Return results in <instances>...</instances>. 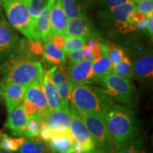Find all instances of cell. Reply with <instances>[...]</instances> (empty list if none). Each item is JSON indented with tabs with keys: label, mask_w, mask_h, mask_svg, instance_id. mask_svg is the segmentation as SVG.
I'll return each instance as SVG.
<instances>
[{
	"label": "cell",
	"mask_w": 153,
	"mask_h": 153,
	"mask_svg": "<svg viewBox=\"0 0 153 153\" xmlns=\"http://www.w3.org/2000/svg\"><path fill=\"white\" fill-rule=\"evenodd\" d=\"M19 1H22V3H24L25 5H26L28 2H29V1H30V0H19Z\"/></svg>",
	"instance_id": "45"
},
{
	"label": "cell",
	"mask_w": 153,
	"mask_h": 153,
	"mask_svg": "<svg viewBox=\"0 0 153 153\" xmlns=\"http://www.w3.org/2000/svg\"><path fill=\"white\" fill-rule=\"evenodd\" d=\"M65 38V43L63 47V52L66 54L74 52L81 49L85 45L87 39L79 36H70Z\"/></svg>",
	"instance_id": "27"
},
{
	"label": "cell",
	"mask_w": 153,
	"mask_h": 153,
	"mask_svg": "<svg viewBox=\"0 0 153 153\" xmlns=\"http://www.w3.org/2000/svg\"><path fill=\"white\" fill-rule=\"evenodd\" d=\"M70 97L71 104L80 112L103 116L114 101L102 87L87 83L70 85Z\"/></svg>",
	"instance_id": "3"
},
{
	"label": "cell",
	"mask_w": 153,
	"mask_h": 153,
	"mask_svg": "<svg viewBox=\"0 0 153 153\" xmlns=\"http://www.w3.org/2000/svg\"><path fill=\"white\" fill-rule=\"evenodd\" d=\"M112 72L126 79H133V68L131 60L124 56L122 60L112 67Z\"/></svg>",
	"instance_id": "25"
},
{
	"label": "cell",
	"mask_w": 153,
	"mask_h": 153,
	"mask_svg": "<svg viewBox=\"0 0 153 153\" xmlns=\"http://www.w3.org/2000/svg\"><path fill=\"white\" fill-rule=\"evenodd\" d=\"M28 117L22 103L9 114L4 126L10 130L15 136L22 137V133L27 123Z\"/></svg>",
	"instance_id": "17"
},
{
	"label": "cell",
	"mask_w": 153,
	"mask_h": 153,
	"mask_svg": "<svg viewBox=\"0 0 153 153\" xmlns=\"http://www.w3.org/2000/svg\"><path fill=\"white\" fill-rule=\"evenodd\" d=\"M52 132L50 129L48 125L46 120L40 122V133L39 137L45 141V143H48L52 136Z\"/></svg>",
	"instance_id": "35"
},
{
	"label": "cell",
	"mask_w": 153,
	"mask_h": 153,
	"mask_svg": "<svg viewBox=\"0 0 153 153\" xmlns=\"http://www.w3.org/2000/svg\"><path fill=\"white\" fill-rule=\"evenodd\" d=\"M60 95L62 108H69V101H70V85L68 80L62 84V85L57 89Z\"/></svg>",
	"instance_id": "33"
},
{
	"label": "cell",
	"mask_w": 153,
	"mask_h": 153,
	"mask_svg": "<svg viewBox=\"0 0 153 153\" xmlns=\"http://www.w3.org/2000/svg\"><path fill=\"white\" fill-rule=\"evenodd\" d=\"M42 85L49 110L53 111L62 108V103L58 91L51 79V73L48 70H43Z\"/></svg>",
	"instance_id": "18"
},
{
	"label": "cell",
	"mask_w": 153,
	"mask_h": 153,
	"mask_svg": "<svg viewBox=\"0 0 153 153\" xmlns=\"http://www.w3.org/2000/svg\"><path fill=\"white\" fill-rule=\"evenodd\" d=\"M51 75V79L57 89L60 88L62 84L68 81V76L63 66H54L51 69L48 70Z\"/></svg>",
	"instance_id": "29"
},
{
	"label": "cell",
	"mask_w": 153,
	"mask_h": 153,
	"mask_svg": "<svg viewBox=\"0 0 153 153\" xmlns=\"http://www.w3.org/2000/svg\"><path fill=\"white\" fill-rule=\"evenodd\" d=\"M54 1H51L49 4L42 11L35 22H33V28L36 33L41 38L42 42L47 43L51 38V23H50V14Z\"/></svg>",
	"instance_id": "19"
},
{
	"label": "cell",
	"mask_w": 153,
	"mask_h": 153,
	"mask_svg": "<svg viewBox=\"0 0 153 153\" xmlns=\"http://www.w3.org/2000/svg\"><path fill=\"white\" fill-rule=\"evenodd\" d=\"M116 153H146L141 140L135 139L116 150Z\"/></svg>",
	"instance_id": "31"
},
{
	"label": "cell",
	"mask_w": 153,
	"mask_h": 153,
	"mask_svg": "<svg viewBox=\"0 0 153 153\" xmlns=\"http://www.w3.org/2000/svg\"><path fill=\"white\" fill-rule=\"evenodd\" d=\"M54 1H55V0H54Z\"/></svg>",
	"instance_id": "49"
},
{
	"label": "cell",
	"mask_w": 153,
	"mask_h": 153,
	"mask_svg": "<svg viewBox=\"0 0 153 153\" xmlns=\"http://www.w3.org/2000/svg\"><path fill=\"white\" fill-rule=\"evenodd\" d=\"M24 99L33 104L38 108L42 119L46 120L50 110L43 91L42 79L28 86L25 92Z\"/></svg>",
	"instance_id": "10"
},
{
	"label": "cell",
	"mask_w": 153,
	"mask_h": 153,
	"mask_svg": "<svg viewBox=\"0 0 153 153\" xmlns=\"http://www.w3.org/2000/svg\"><path fill=\"white\" fill-rule=\"evenodd\" d=\"M104 119L116 150L137 138L139 126L131 107L114 101L105 111Z\"/></svg>",
	"instance_id": "1"
},
{
	"label": "cell",
	"mask_w": 153,
	"mask_h": 153,
	"mask_svg": "<svg viewBox=\"0 0 153 153\" xmlns=\"http://www.w3.org/2000/svg\"><path fill=\"white\" fill-rule=\"evenodd\" d=\"M40 121L36 118H28L22 133V137H39Z\"/></svg>",
	"instance_id": "30"
},
{
	"label": "cell",
	"mask_w": 153,
	"mask_h": 153,
	"mask_svg": "<svg viewBox=\"0 0 153 153\" xmlns=\"http://www.w3.org/2000/svg\"><path fill=\"white\" fill-rule=\"evenodd\" d=\"M135 9V4L129 1L123 4H120L117 7L108 8L109 14L113 20H114L116 27L122 32L131 31L135 29V27L130 24L128 19L132 11Z\"/></svg>",
	"instance_id": "12"
},
{
	"label": "cell",
	"mask_w": 153,
	"mask_h": 153,
	"mask_svg": "<svg viewBox=\"0 0 153 153\" xmlns=\"http://www.w3.org/2000/svg\"><path fill=\"white\" fill-rule=\"evenodd\" d=\"M97 82L113 101L133 106L135 99V90L131 79L121 77L115 73L97 76Z\"/></svg>",
	"instance_id": "4"
},
{
	"label": "cell",
	"mask_w": 153,
	"mask_h": 153,
	"mask_svg": "<svg viewBox=\"0 0 153 153\" xmlns=\"http://www.w3.org/2000/svg\"><path fill=\"white\" fill-rule=\"evenodd\" d=\"M133 78L137 81L151 82L153 76V57L152 52L144 53L133 60Z\"/></svg>",
	"instance_id": "11"
},
{
	"label": "cell",
	"mask_w": 153,
	"mask_h": 153,
	"mask_svg": "<svg viewBox=\"0 0 153 153\" xmlns=\"http://www.w3.org/2000/svg\"><path fill=\"white\" fill-rule=\"evenodd\" d=\"M0 153H9V152H6V151L3 150L2 149H1V148H0Z\"/></svg>",
	"instance_id": "47"
},
{
	"label": "cell",
	"mask_w": 153,
	"mask_h": 153,
	"mask_svg": "<svg viewBox=\"0 0 153 153\" xmlns=\"http://www.w3.org/2000/svg\"><path fill=\"white\" fill-rule=\"evenodd\" d=\"M91 68L96 76L112 73V65L108 56V48L105 50L99 56L93 59Z\"/></svg>",
	"instance_id": "22"
},
{
	"label": "cell",
	"mask_w": 153,
	"mask_h": 153,
	"mask_svg": "<svg viewBox=\"0 0 153 153\" xmlns=\"http://www.w3.org/2000/svg\"><path fill=\"white\" fill-rule=\"evenodd\" d=\"M27 86L16 83H1V91L8 114L22 103Z\"/></svg>",
	"instance_id": "13"
},
{
	"label": "cell",
	"mask_w": 153,
	"mask_h": 153,
	"mask_svg": "<svg viewBox=\"0 0 153 153\" xmlns=\"http://www.w3.org/2000/svg\"><path fill=\"white\" fill-rule=\"evenodd\" d=\"M73 152L74 153H85V150L82 145L75 142L73 144Z\"/></svg>",
	"instance_id": "42"
},
{
	"label": "cell",
	"mask_w": 153,
	"mask_h": 153,
	"mask_svg": "<svg viewBox=\"0 0 153 153\" xmlns=\"http://www.w3.org/2000/svg\"><path fill=\"white\" fill-rule=\"evenodd\" d=\"M2 10H3L2 3H1V0H0V16H3V14H2Z\"/></svg>",
	"instance_id": "44"
},
{
	"label": "cell",
	"mask_w": 153,
	"mask_h": 153,
	"mask_svg": "<svg viewBox=\"0 0 153 153\" xmlns=\"http://www.w3.org/2000/svg\"><path fill=\"white\" fill-rule=\"evenodd\" d=\"M62 5L68 19L85 15L82 0H62Z\"/></svg>",
	"instance_id": "26"
},
{
	"label": "cell",
	"mask_w": 153,
	"mask_h": 153,
	"mask_svg": "<svg viewBox=\"0 0 153 153\" xmlns=\"http://www.w3.org/2000/svg\"><path fill=\"white\" fill-rule=\"evenodd\" d=\"M85 153H108L107 151L103 150V149H101L99 148H97V147H95L93 149H91V150L88 151V152Z\"/></svg>",
	"instance_id": "43"
},
{
	"label": "cell",
	"mask_w": 153,
	"mask_h": 153,
	"mask_svg": "<svg viewBox=\"0 0 153 153\" xmlns=\"http://www.w3.org/2000/svg\"><path fill=\"white\" fill-rule=\"evenodd\" d=\"M70 36L84 37L87 41L94 38V34L91 33L90 22L85 15L68 19L65 37Z\"/></svg>",
	"instance_id": "16"
},
{
	"label": "cell",
	"mask_w": 153,
	"mask_h": 153,
	"mask_svg": "<svg viewBox=\"0 0 153 153\" xmlns=\"http://www.w3.org/2000/svg\"><path fill=\"white\" fill-rule=\"evenodd\" d=\"M70 111L71 118L69 131L74 140L82 145L85 152H87L95 148L94 143H93L90 134L80 116L78 109L73 104L71 105Z\"/></svg>",
	"instance_id": "8"
},
{
	"label": "cell",
	"mask_w": 153,
	"mask_h": 153,
	"mask_svg": "<svg viewBox=\"0 0 153 153\" xmlns=\"http://www.w3.org/2000/svg\"><path fill=\"white\" fill-rule=\"evenodd\" d=\"M45 142L40 137H26V141L19 148V153H48Z\"/></svg>",
	"instance_id": "23"
},
{
	"label": "cell",
	"mask_w": 153,
	"mask_h": 153,
	"mask_svg": "<svg viewBox=\"0 0 153 153\" xmlns=\"http://www.w3.org/2000/svg\"><path fill=\"white\" fill-rule=\"evenodd\" d=\"M43 68L41 63L26 48L19 52L0 68L1 83H16L28 87L42 79Z\"/></svg>",
	"instance_id": "2"
},
{
	"label": "cell",
	"mask_w": 153,
	"mask_h": 153,
	"mask_svg": "<svg viewBox=\"0 0 153 153\" xmlns=\"http://www.w3.org/2000/svg\"><path fill=\"white\" fill-rule=\"evenodd\" d=\"M107 48H108V56L112 67L122 60V59L125 56L123 50L111 43L107 45Z\"/></svg>",
	"instance_id": "32"
},
{
	"label": "cell",
	"mask_w": 153,
	"mask_h": 153,
	"mask_svg": "<svg viewBox=\"0 0 153 153\" xmlns=\"http://www.w3.org/2000/svg\"><path fill=\"white\" fill-rule=\"evenodd\" d=\"M25 44L4 16H0V68L17 54Z\"/></svg>",
	"instance_id": "7"
},
{
	"label": "cell",
	"mask_w": 153,
	"mask_h": 153,
	"mask_svg": "<svg viewBox=\"0 0 153 153\" xmlns=\"http://www.w3.org/2000/svg\"><path fill=\"white\" fill-rule=\"evenodd\" d=\"M51 41L54 43V45L58 48L61 50H63V47L65 45V38L63 36H53L51 37Z\"/></svg>",
	"instance_id": "40"
},
{
	"label": "cell",
	"mask_w": 153,
	"mask_h": 153,
	"mask_svg": "<svg viewBox=\"0 0 153 153\" xmlns=\"http://www.w3.org/2000/svg\"><path fill=\"white\" fill-rule=\"evenodd\" d=\"M75 143L70 131L65 133H53L48 142L50 150L53 153H73V144Z\"/></svg>",
	"instance_id": "20"
},
{
	"label": "cell",
	"mask_w": 153,
	"mask_h": 153,
	"mask_svg": "<svg viewBox=\"0 0 153 153\" xmlns=\"http://www.w3.org/2000/svg\"><path fill=\"white\" fill-rule=\"evenodd\" d=\"M70 108L50 111L46 122L52 133H68L70 123Z\"/></svg>",
	"instance_id": "14"
},
{
	"label": "cell",
	"mask_w": 153,
	"mask_h": 153,
	"mask_svg": "<svg viewBox=\"0 0 153 153\" xmlns=\"http://www.w3.org/2000/svg\"><path fill=\"white\" fill-rule=\"evenodd\" d=\"M29 51L33 55H43L44 48L43 46V42L40 41H30Z\"/></svg>",
	"instance_id": "39"
},
{
	"label": "cell",
	"mask_w": 153,
	"mask_h": 153,
	"mask_svg": "<svg viewBox=\"0 0 153 153\" xmlns=\"http://www.w3.org/2000/svg\"><path fill=\"white\" fill-rule=\"evenodd\" d=\"M94 2L105 8H111L128 2L130 0H92Z\"/></svg>",
	"instance_id": "36"
},
{
	"label": "cell",
	"mask_w": 153,
	"mask_h": 153,
	"mask_svg": "<svg viewBox=\"0 0 153 153\" xmlns=\"http://www.w3.org/2000/svg\"><path fill=\"white\" fill-rule=\"evenodd\" d=\"M26 137H10L4 133H1L0 135V148L6 152L11 153L17 152L19 148L24 144Z\"/></svg>",
	"instance_id": "24"
},
{
	"label": "cell",
	"mask_w": 153,
	"mask_h": 153,
	"mask_svg": "<svg viewBox=\"0 0 153 153\" xmlns=\"http://www.w3.org/2000/svg\"><path fill=\"white\" fill-rule=\"evenodd\" d=\"M9 24L20 31L30 41L42 42L36 33L33 21L28 13L27 7L19 0H1Z\"/></svg>",
	"instance_id": "5"
},
{
	"label": "cell",
	"mask_w": 153,
	"mask_h": 153,
	"mask_svg": "<svg viewBox=\"0 0 153 153\" xmlns=\"http://www.w3.org/2000/svg\"><path fill=\"white\" fill-rule=\"evenodd\" d=\"M68 21L62 5V0H55L50 14L51 37L57 35L65 36Z\"/></svg>",
	"instance_id": "15"
},
{
	"label": "cell",
	"mask_w": 153,
	"mask_h": 153,
	"mask_svg": "<svg viewBox=\"0 0 153 153\" xmlns=\"http://www.w3.org/2000/svg\"><path fill=\"white\" fill-rule=\"evenodd\" d=\"M130 1H133V2H134L135 4H137V2H139L140 1H141V0H130Z\"/></svg>",
	"instance_id": "46"
},
{
	"label": "cell",
	"mask_w": 153,
	"mask_h": 153,
	"mask_svg": "<svg viewBox=\"0 0 153 153\" xmlns=\"http://www.w3.org/2000/svg\"><path fill=\"white\" fill-rule=\"evenodd\" d=\"M146 29L148 30L149 35L151 37H152L153 34V15L152 16H149L147 20V24H146Z\"/></svg>",
	"instance_id": "41"
},
{
	"label": "cell",
	"mask_w": 153,
	"mask_h": 153,
	"mask_svg": "<svg viewBox=\"0 0 153 153\" xmlns=\"http://www.w3.org/2000/svg\"><path fill=\"white\" fill-rule=\"evenodd\" d=\"M79 114L90 134L95 147L106 150L108 153L114 152V145L111 137L107 128L104 116L94 114Z\"/></svg>",
	"instance_id": "6"
},
{
	"label": "cell",
	"mask_w": 153,
	"mask_h": 153,
	"mask_svg": "<svg viewBox=\"0 0 153 153\" xmlns=\"http://www.w3.org/2000/svg\"><path fill=\"white\" fill-rule=\"evenodd\" d=\"M43 55L44 60L48 64L63 67L65 64L66 58L65 53L62 50L55 46L51 40L45 43Z\"/></svg>",
	"instance_id": "21"
},
{
	"label": "cell",
	"mask_w": 153,
	"mask_h": 153,
	"mask_svg": "<svg viewBox=\"0 0 153 153\" xmlns=\"http://www.w3.org/2000/svg\"><path fill=\"white\" fill-rule=\"evenodd\" d=\"M67 55H68L69 59H70L71 64L77 63L80 61L85 60V52H84L83 48L78 50V51H74V52L68 53Z\"/></svg>",
	"instance_id": "38"
},
{
	"label": "cell",
	"mask_w": 153,
	"mask_h": 153,
	"mask_svg": "<svg viewBox=\"0 0 153 153\" xmlns=\"http://www.w3.org/2000/svg\"><path fill=\"white\" fill-rule=\"evenodd\" d=\"M1 133H0V135H1Z\"/></svg>",
	"instance_id": "48"
},
{
	"label": "cell",
	"mask_w": 153,
	"mask_h": 153,
	"mask_svg": "<svg viewBox=\"0 0 153 153\" xmlns=\"http://www.w3.org/2000/svg\"><path fill=\"white\" fill-rule=\"evenodd\" d=\"M135 9L149 17L153 15V0H141L135 4Z\"/></svg>",
	"instance_id": "34"
},
{
	"label": "cell",
	"mask_w": 153,
	"mask_h": 153,
	"mask_svg": "<svg viewBox=\"0 0 153 153\" xmlns=\"http://www.w3.org/2000/svg\"><path fill=\"white\" fill-rule=\"evenodd\" d=\"M90 60H83L77 63L70 64L68 68L67 76L70 85L95 82L97 76L91 68Z\"/></svg>",
	"instance_id": "9"
},
{
	"label": "cell",
	"mask_w": 153,
	"mask_h": 153,
	"mask_svg": "<svg viewBox=\"0 0 153 153\" xmlns=\"http://www.w3.org/2000/svg\"><path fill=\"white\" fill-rule=\"evenodd\" d=\"M52 1L54 0H30L26 5L33 22H35L36 18L39 16L42 11Z\"/></svg>",
	"instance_id": "28"
},
{
	"label": "cell",
	"mask_w": 153,
	"mask_h": 153,
	"mask_svg": "<svg viewBox=\"0 0 153 153\" xmlns=\"http://www.w3.org/2000/svg\"><path fill=\"white\" fill-rule=\"evenodd\" d=\"M148 17L146 15L143 14L140 11L135 9L133 11H132L129 16V23L130 24H131L132 26H133L135 27V25L137 24V23L144 22V21H147Z\"/></svg>",
	"instance_id": "37"
}]
</instances>
